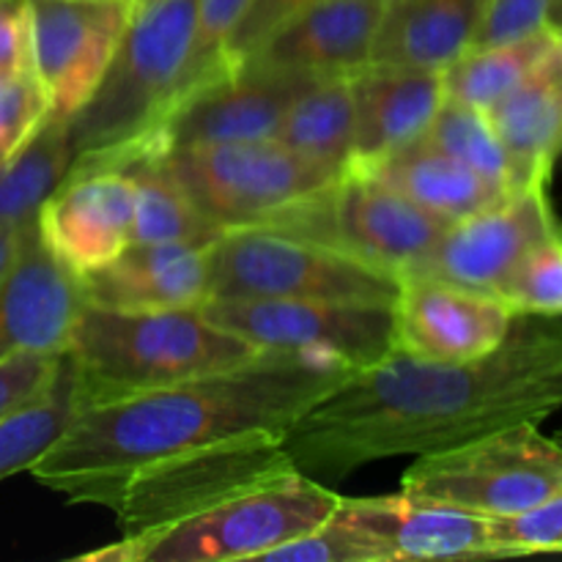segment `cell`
<instances>
[{"label": "cell", "instance_id": "1", "mask_svg": "<svg viewBox=\"0 0 562 562\" xmlns=\"http://www.w3.org/2000/svg\"><path fill=\"white\" fill-rule=\"evenodd\" d=\"M562 409V322L516 316L503 344L464 362L393 349L351 371L285 434L300 472L329 483L376 461L437 453Z\"/></svg>", "mask_w": 562, "mask_h": 562}, {"label": "cell", "instance_id": "2", "mask_svg": "<svg viewBox=\"0 0 562 562\" xmlns=\"http://www.w3.org/2000/svg\"><path fill=\"white\" fill-rule=\"evenodd\" d=\"M349 373L322 357L267 351L228 371L80 406L27 472L69 503L108 508L113 494L143 472L252 434L285 437Z\"/></svg>", "mask_w": 562, "mask_h": 562}, {"label": "cell", "instance_id": "3", "mask_svg": "<svg viewBox=\"0 0 562 562\" xmlns=\"http://www.w3.org/2000/svg\"><path fill=\"white\" fill-rule=\"evenodd\" d=\"M66 355L80 409L228 371L267 351L209 322L201 305L132 313L86 302Z\"/></svg>", "mask_w": 562, "mask_h": 562}, {"label": "cell", "instance_id": "4", "mask_svg": "<svg viewBox=\"0 0 562 562\" xmlns=\"http://www.w3.org/2000/svg\"><path fill=\"white\" fill-rule=\"evenodd\" d=\"M198 0H135L113 60L69 119L77 159L113 157L146 140L190 88ZM75 159V162H77Z\"/></svg>", "mask_w": 562, "mask_h": 562}, {"label": "cell", "instance_id": "5", "mask_svg": "<svg viewBox=\"0 0 562 562\" xmlns=\"http://www.w3.org/2000/svg\"><path fill=\"white\" fill-rule=\"evenodd\" d=\"M340 494L291 470L209 505L173 525L135 532L82 560L115 562H228L261 560L269 549L313 530L335 514Z\"/></svg>", "mask_w": 562, "mask_h": 562}, {"label": "cell", "instance_id": "6", "mask_svg": "<svg viewBox=\"0 0 562 562\" xmlns=\"http://www.w3.org/2000/svg\"><path fill=\"white\" fill-rule=\"evenodd\" d=\"M401 280L338 247L278 228H228L209 247L206 300L395 305Z\"/></svg>", "mask_w": 562, "mask_h": 562}, {"label": "cell", "instance_id": "7", "mask_svg": "<svg viewBox=\"0 0 562 562\" xmlns=\"http://www.w3.org/2000/svg\"><path fill=\"white\" fill-rule=\"evenodd\" d=\"M560 486L562 442L538 431V423L415 456L401 481L406 497L453 505L486 519L525 514Z\"/></svg>", "mask_w": 562, "mask_h": 562}, {"label": "cell", "instance_id": "8", "mask_svg": "<svg viewBox=\"0 0 562 562\" xmlns=\"http://www.w3.org/2000/svg\"><path fill=\"white\" fill-rule=\"evenodd\" d=\"M162 162L223 231L274 223L340 176L274 137L173 148Z\"/></svg>", "mask_w": 562, "mask_h": 562}, {"label": "cell", "instance_id": "9", "mask_svg": "<svg viewBox=\"0 0 562 562\" xmlns=\"http://www.w3.org/2000/svg\"><path fill=\"white\" fill-rule=\"evenodd\" d=\"M261 228L338 247L404 280L442 239L448 223L423 212L376 176L346 168L333 184Z\"/></svg>", "mask_w": 562, "mask_h": 562}, {"label": "cell", "instance_id": "10", "mask_svg": "<svg viewBox=\"0 0 562 562\" xmlns=\"http://www.w3.org/2000/svg\"><path fill=\"white\" fill-rule=\"evenodd\" d=\"M209 322L261 351L311 355L349 371L373 366L395 349L393 305L316 300H206Z\"/></svg>", "mask_w": 562, "mask_h": 562}, {"label": "cell", "instance_id": "11", "mask_svg": "<svg viewBox=\"0 0 562 562\" xmlns=\"http://www.w3.org/2000/svg\"><path fill=\"white\" fill-rule=\"evenodd\" d=\"M296 470L283 434H252L236 442L173 461L132 477L113 494V510L124 536L173 525L209 505Z\"/></svg>", "mask_w": 562, "mask_h": 562}, {"label": "cell", "instance_id": "12", "mask_svg": "<svg viewBox=\"0 0 562 562\" xmlns=\"http://www.w3.org/2000/svg\"><path fill=\"white\" fill-rule=\"evenodd\" d=\"M558 234L562 225L549 198V179H538L494 206L448 225L442 239L406 278H437L494 296L532 247Z\"/></svg>", "mask_w": 562, "mask_h": 562}, {"label": "cell", "instance_id": "13", "mask_svg": "<svg viewBox=\"0 0 562 562\" xmlns=\"http://www.w3.org/2000/svg\"><path fill=\"white\" fill-rule=\"evenodd\" d=\"M132 11L135 0H27L31 66L55 115L71 119L91 99Z\"/></svg>", "mask_w": 562, "mask_h": 562}, {"label": "cell", "instance_id": "14", "mask_svg": "<svg viewBox=\"0 0 562 562\" xmlns=\"http://www.w3.org/2000/svg\"><path fill=\"white\" fill-rule=\"evenodd\" d=\"M313 82L318 80L289 71L236 66L184 93L157 132L143 143L151 148L154 157H162L173 148L274 137L285 110Z\"/></svg>", "mask_w": 562, "mask_h": 562}, {"label": "cell", "instance_id": "15", "mask_svg": "<svg viewBox=\"0 0 562 562\" xmlns=\"http://www.w3.org/2000/svg\"><path fill=\"white\" fill-rule=\"evenodd\" d=\"M135 181L130 170L102 159H77L58 190L38 209L44 245L80 278L132 245Z\"/></svg>", "mask_w": 562, "mask_h": 562}, {"label": "cell", "instance_id": "16", "mask_svg": "<svg viewBox=\"0 0 562 562\" xmlns=\"http://www.w3.org/2000/svg\"><path fill=\"white\" fill-rule=\"evenodd\" d=\"M395 349L428 362H464L488 355L514 327L516 313L503 300L437 278L401 280Z\"/></svg>", "mask_w": 562, "mask_h": 562}, {"label": "cell", "instance_id": "17", "mask_svg": "<svg viewBox=\"0 0 562 562\" xmlns=\"http://www.w3.org/2000/svg\"><path fill=\"white\" fill-rule=\"evenodd\" d=\"M86 296L80 278L44 245L36 223L22 231L0 274V362L16 355H64Z\"/></svg>", "mask_w": 562, "mask_h": 562}, {"label": "cell", "instance_id": "18", "mask_svg": "<svg viewBox=\"0 0 562 562\" xmlns=\"http://www.w3.org/2000/svg\"><path fill=\"white\" fill-rule=\"evenodd\" d=\"M335 516L382 547L387 562L401 560H488L503 558L492 519L406 497H340Z\"/></svg>", "mask_w": 562, "mask_h": 562}, {"label": "cell", "instance_id": "19", "mask_svg": "<svg viewBox=\"0 0 562 562\" xmlns=\"http://www.w3.org/2000/svg\"><path fill=\"white\" fill-rule=\"evenodd\" d=\"M384 0H318L285 22L239 66L329 80L351 77L371 64Z\"/></svg>", "mask_w": 562, "mask_h": 562}, {"label": "cell", "instance_id": "20", "mask_svg": "<svg viewBox=\"0 0 562 562\" xmlns=\"http://www.w3.org/2000/svg\"><path fill=\"white\" fill-rule=\"evenodd\" d=\"M88 305L108 311H173L209 296V245L132 241L121 256L80 274Z\"/></svg>", "mask_w": 562, "mask_h": 562}, {"label": "cell", "instance_id": "21", "mask_svg": "<svg viewBox=\"0 0 562 562\" xmlns=\"http://www.w3.org/2000/svg\"><path fill=\"white\" fill-rule=\"evenodd\" d=\"M351 93L355 148L346 168H366L426 135L445 102V80L437 69L368 64L351 75Z\"/></svg>", "mask_w": 562, "mask_h": 562}, {"label": "cell", "instance_id": "22", "mask_svg": "<svg viewBox=\"0 0 562 562\" xmlns=\"http://www.w3.org/2000/svg\"><path fill=\"white\" fill-rule=\"evenodd\" d=\"M486 115L514 165L516 190L538 179H552L562 154V36Z\"/></svg>", "mask_w": 562, "mask_h": 562}, {"label": "cell", "instance_id": "23", "mask_svg": "<svg viewBox=\"0 0 562 562\" xmlns=\"http://www.w3.org/2000/svg\"><path fill=\"white\" fill-rule=\"evenodd\" d=\"M488 0H390L371 64L448 69L472 49Z\"/></svg>", "mask_w": 562, "mask_h": 562}, {"label": "cell", "instance_id": "24", "mask_svg": "<svg viewBox=\"0 0 562 562\" xmlns=\"http://www.w3.org/2000/svg\"><path fill=\"white\" fill-rule=\"evenodd\" d=\"M357 170L376 176L406 201L448 225L472 217L510 195L423 137Z\"/></svg>", "mask_w": 562, "mask_h": 562}, {"label": "cell", "instance_id": "25", "mask_svg": "<svg viewBox=\"0 0 562 562\" xmlns=\"http://www.w3.org/2000/svg\"><path fill=\"white\" fill-rule=\"evenodd\" d=\"M130 170L135 181V225L132 241H190L209 245L220 239L223 228L195 206L184 187L176 181L162 157L132 154V157L102 159Z\"/></svg>", "mask_w": 562, "mask_h": 562}, {"label": "cell", "instance_id": "26", "mask_svg": "<svg viewBox=\"0 0 562 562\" xmlns=\"http://www.w3.org/2000/svg\"><path fill=\"white\" fill-rule=\"evenodd\" d=\"M77 151L69 119L49 113L36 135L0 165V223L33 225L38 209L69 176Z\"/></svg>", "mask_w": 562, "mask_h": 562}, {"label": "cell", "instance_id": "27", "mask_svg": "<svg viewBox=\"0 0 562 562\" xmlns=\"http://www.w3.org/2000/svg\"><path fill=\"white\" fill-rule=\"evenodd\" d=\"M274 140L344 173L355 148L351 77H329L302 91L285 110Z\"/></svg>", "mask_w": 562, "mask_h": 562}, {"label": "cell", "instance_id": "28", "mask_svg": "<svg viewBox=\"0 0 562 562\" xmlns=\"http://www.w3.org/2000/svg\"><path fill=\"white\" fill-rule=\"evenodd\" d=\"M560 36L562 33L547 25L516 42L467 49L448 69H442L445 99L488 110L547 58Z\"/></svg>", "mask_w": 562, "mask_h": 562}, {"label": "cell", "instance_id": "29", "mask_svg": "<svg viewBox=\"0 0 562 562\" xmlns=\"http://www.w3.org/2000/svg\"><path fill=\"white\" fill-rule=\"evenodd\" d=\"M75 412V368L69 355H64L55 382L0 420V481L31 470L66 431Z\"/></svg>", "mask_w": 562, "mask_h": 562}, {"label": "cell", "instance_id": "30", "mask_svg": "<svg viewBox=\"0 0 562 562\" xmlns=\"http://www.w3.org/2000/svg\"><path fill=\"white\" fill-rule=\"evenodd\" d=\"M423 140L442 148L445 154L464 162L467 168L481 173L483 179L497 184L499 190L516 192L514 165H510L508 151H505L492 121H488L486 110L445 99Z\"/></svg>", "mask_w": 562, "mask_h": 562}, {"label": "cell", "instance_id": "31", "mask_svg": "<svg viewBox=\"0 0 562 562\" xmlns=\"http://www.w3.org/2000/svg\"><path fill=\"white\" fill-rule=\"evenodd\" d=\"M494 296L516 316L562 318V234L532 247Z\"/></svg>", "mask_w": 562, "mask_h": 562}, {"label": "cell", "instance_id": "32", "mask_svg": "<svg viewBox=\"0 0 562 562\" xmlns=\"http://www.w3.org/2000/svg\"><path fill=\"white\" fill-rule=\"evenodd\" d=\"M261 560L269 562H387L382 547L357 527L329 516L313 530L274 547Z\"/></svg>", "mask_w": 562, "mask_h": 562}, {"label": "cell", "instance_id": "33", "mask_svg": "<svg viewBox=\"0 0 562 562\" xmlns=\"http://www.w3.org/2000/svg\"><path fill=\"white\" fill-rule=\"evenodd\" d=\"M53 113L33 69L0 75V165L14 157Z\"/></svg>", "mask_w": 562, "mask_h": 562}, {"label": "cell", "instance_id": "34", "mask_svg": "<svg viewBox=\"0 0 562 562\" xmlns=\"http://www.w3.org/2000/svg\"><path fill=\"white\" fill-rule=\"evenodd\" d=\"M247 9H250V0H198L187 93L231 71L228 44Z\"/></svg>", "mask_w": 562, "mask_h": 562}, {"label": "cell", "instance_id": "35", "mask_svg": "<svg viewBox=\"0 0 562 562\" xmlns=\"http://www.w3.org/2000/svg\"><path fill=\"white\" fill-rule=\"evenodd\" d=\"M492 532L503 558L562 552V486L525 514L492 519Z\"/></svg>", "mask_w": 562, "mask_h": 562}, {"label": "cell", "instance_id": "36", "mask_svg": "<svg viewBox=\"0 0 562 562\" xmlns=\"http://www.w3.org/2000/svg\"><path fill=\"white\" fill-rule=\"evenodd\" d=\"M318 0H250V9L245 11L241 22L236 25L234 36L228 44V64L231 69L250 58L263 42L274 36L285 22L300 16L302 11L316 5Z\"/></svg>", "mask_w": 562, "mask_h": 562}, {"label": "cell", "instance_id": "37", "mask_svg": "<svg viewBox=\"0 0 562 562\" xmlns=\"http://www.w3.org/2000/svg\"><path fill=\"white\" fill-rule=\"evenodd\" d=\"M64 355H16L0 362V420L55 382Z\"/></svg>", "mask_w": 562, "mask_h": 562}, {"label": "cell", "instance_id": "38", "mask_svg": "<svg viewBox=\"0 0 562 562\" xmlns=\"http://www.w3.org/2000/svg\"><path fill=\"white\" fill-rule=\"evenodd\" d=\"M554 0H488L486 16L481 22L472 47L516 42L547 27L549 9Z\"/></svg>", "mask_w": 562, "mask_h": 562}, {"label": "cell", "instance_id": "39", "mask_svg": "<svg viewBox=\"0 0 562 562\" xmlns=\"http://www.w3.org/2000/svg\"><path fill=\"white\" fill-rule=\"evenodd\" d=\"M33 69L27 0H0V75Z\"/></svg>", "mask_w": 562, "mask_h": 562}, {"label": "cell", "instance_id": "40", "mask_svg": "<svg viewBox=\"0 0 562 562\" xmlns=\"http://www.w3.org/2000/svg\"><path fill=\"white\" fill-rule=\"evenodd\" d=\"M25 228H20V225H11V223H0V274H3L5 269H9V263L14 261L16 250H20L22 231Z\"/></svg>", "mask_w": 562, "mask_h": 562}, {"label": "cell", "instance_id": "41", "mask_svg": "<svg viewBox=\"0 0 562 562\" xmlns=\"http://www.w3.org/2000/svg\"><path fill=\"white\" fill-rule=\"evenodd\" d=\"M547 25L554 27L558 33H562V0H554V3H552V9H549Z\"/></svg>", "mask_w": 562, "mask_h": 562}, {"label": "cell", "instance_id": "42", "mask_svg": "<svg viewBox=\"0 0 562 562\" xmlns=\"http://www.w3.org/2000/svg\"><path fill=\"white\" fill-rule=\"evenodd\" d=\"M384 3H390V0H384Z\"/></svg>", "mask_w": 562, "mask_h": 562}]
</instances>
